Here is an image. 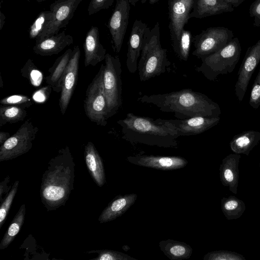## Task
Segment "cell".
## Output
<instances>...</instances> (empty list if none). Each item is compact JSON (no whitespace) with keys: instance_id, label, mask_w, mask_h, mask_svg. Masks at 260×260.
I'll return each instance as SVG.
<instances>
[{"instance_id":"obj_3","label":"cell","mask_w":260,"mask_h":260,"mask_svg":"<svg viewBox=\"0 0 260 260\" xmlns=\"http://www.w3.org/2000/svg\"><path fill=\"white\" fill-rule=\"evenodd\" d=\"M122 138L132 143L163 147H174L178 138L175 126L169 119H153L128 113L117 121Z\"/></svg>"},{"instance_id":"obj_17","label":"cell","mask_w":260,"mask_h":260,"mask_svg":"<svg viewBox=\"0 0 260 260\" xmlns=\"http://www.w3.org/2000/svg\"><path fill=\"white\" fill-rule=\"evenodd\" d=\"M175 126L178 137L196 135L205 132L217 125L218 117L197 116L184 119H169Z\"/></svg>"},{"instance_id":"obj_44","label":"cell","mask_w":260,"mask_h":260,"mask_svg":"<svg viewBox=\"0 0 260 260\" xmlns=\"http://www.w3.org/2000/svg\"><path fill=\"white\" fill-rule=\"evenodd\" d=\"M139 1V0H129V2L131 5L135 6Z\"/></svg>"},{"instance_id":"obj_7","label":"cell","mask_w":260,"mask_h":260,"mask_svg":"<svg viewBox=\"0 0 260 260\" xmlns=\"http://www.w3.org/2000/svg\"><path fill=\"white\" fill-rule=\"evenodd\" d=\"M104 85L107 102V117L116 114L122 105L121 64L118 56L107 53L105 59Z\"/></svg>"},{"instance_id":"obj_22","label":"cell","mask_w":260,"mask_h":260,"mask_svg":"<svg viewBox=\"0 0 260 260\" xmlns=\"http://www.w3.org/2000/svg\"><path fill=\"white\" fill-rule=\"evenodd\" d=\"M84 159L88 172L99 187L106 182L103 159L94 144L88 142L84 147Z\"/></svg>"},{"instance_id":"obj_41","label":"cell","mask_w":260,"mask_h":260,"mask_svg":"<svg viewBox=\"0 0 260 260\" xmlns=\"http://www.w3.org/2000/svg\"><path fill=\"white\" fill-rule=\"evenodd\" d=\"M10 137L9 133L0 132V145H2Z\"/></svg>"},{"instance_id":"obj_5","label":"cell","mask_w":260,"mask_h":260,"mask_svg":"<svg viewBox=\"0 0 260 260\" xmlns=\"http://www.w3.org/2000/svg\"><path fill=\"white\" fill-rule=\"evenodd\" d=\"M241 47L239 39L234 37L217 51L201 58V64L197 67L210 81H215L220 75L232 73L240 58Z\"/></svg>"},{"instance_id":"obj_45","label":"cell","mask_w":260,"mask_h":260,"mask_svg":"<svg viewBox=\"0 0 260 260\" xmlns=\"http://www.w3.org/2000/svg\"><path fill=\"white\" fill-rule=\"evenodd\" d=\"M1 85H0V86L1 88L3 87V81H2V76H1Z\"/></svg>"},{"instance_id":"obj_10","label":"cell","mask_w":260,"mask_h":260,"mask_svg":"<svg viewBox=\"0 0 260 260\" xmlns=\"http://www.w3.org/2000/svg\"><path fill=\"white\" fill-rule=\"evenodd\" d=\"M169 29L173 50L176 48L185 25L190 19L196 0H167Z\"/></svg>"},{"instance_id":"obj_18","label":"cell","mask_w":260,"mask_h":260,"mask_svg":"<svg viewBox=\"0 0 260 260\" xmlns=\"http://www.w3.org/2000/svg\"><path fill=\"white\" fill-rule=\"evenodd\" d=\"M127 160L132 164L142 167L162 170H172L185 167L188 163L183 157L176 156L138 155L129 156Z\"/></svg>"},{"instance_id":"obj_21","label":"cell","mask_w":260,"mask_h":260,"mask_svg":"<svg viewBox=\"0 0 260 260\" xmlns=\"http://www.w3.org/2000/svg\"><path fill=\"white\" fill-rule=\"evenodd\" d=\"M73 37L66 34L63 30L60 33L45 38L38 42L32 48L35 53L41 56L58 54L66 47L72 44Z\"/></svg>"},{"instance_id":"obj_31","label":"cell","mask_w":260,"mask_h":260,"mask_svg":"<svg viewBox=\"0 0 260 260\" xmlns=\"http://www.w3.org/2000/svg\"><path fill=\"white\" fill-rule=\"evenodd\" d=\"M191 35L189 30H182L176 48L174 51L177 57L182 60H187L190 48Z\"/></svg>"},{"instance_id":"obj_38","label":"cell","mask_w":260,"mask_h":260,"mask_svg":"<svg viewBox=\"0 0 260 260\" xmlns=\"http://www.w3.org/2000/svg\"><path fill=\"white\" fill-rule=\"evenodd\" d=\"M30 71V75L27 78L28 79L32 85L38 86L41 83L42 80V74L36 67L34 65L32 60L29 59L25 65Z\"/></svg>"},{"instance_id":"obj_40","label":"cell","mask_w":260,"mask_h":260,"mask_svg":"<svg viewBox=\"0 0 260 260\" xmlns=\"http://www.w3.org/2000/svg\"><path fill=\"white\" fill-rule=\"evenodd\" d=\"M10 178L7 176L0 183V202L2 203L4 199L7 196L11 189L12 186H9Z\"/></svg>"},{"instance_id":"obj_46","label":"cell","mask_w":260,"mask_h":260,"mask_svg":"<svg viewBox=\"0 0 260 260\" xmlns=\"http://www.w3.org/2000/svg\"><path fill=\"white\" fill-rule=\"evenodd\" d=\"M28 1H30V0H28ZM32 1H36L38 2H43V1H46V0H32Z\"/></svg>"},{"instance_id":"obj_2","label":"cell","mask_w":260,"mask_h":260,"mask_svg":"<svg viewBox=\"0 0 260 260\" xmlns=\"http://www.w3.org/2000/svg\"><path fill=\"white\" fill-rule=\"evenodd\" d=\"M137 100L153 105L164 112L173 113L178 119L197 116L218 117L221 114L217 103L206 94L189 88L162 94H144Z\"/></svg>"},{"instance_id":"obj_12","label":"cell","mask_w":260,"mask_h":260,"mask_svg":"<svg viewBox=\"0 0 260 260\" xmlns=\"http://www.w3.org/2000/svg\"><path fill=\"white\" fill-rule=\"evenodd\" d=\"M130 5L129 0H117L108 23L112 48L117 53L121 50L128 24Z\"/></svg>"},{"instance_id":"obj_15","label":"cell","mask_w":260,"mask_h":260,"mask_svg":"<svg viewBox=\"0 0 260 260\" xmlns=\"http://www.w3.org/2000/svg\"><path fill=\"white\" fill-rule=\"evenodd\" d=\"M245 0H196L189 15L191 18H203L232 12Z\"/></svg>"},{"instance_id":"obj_6","label":"cell","mask_w":260,"mask_h":260,"mask_svg":"<svg viewBox=\"0 0 260 260\" xmlns=\"http://www.w3.org/2000/svg\"><path fill=\"white\" fill-rule=\"evenodd\" d=\"M104 65L100 69L89 84L84 101L86 115L97 125L105 126L107 124V102L104 85Z\"/></svg>"},{"instance_id":"obj_9","label":"cell","mask_w":260,"mask_h":260,"mask_svg":"<svg viewBox=\"0 0 260 260\" xmlns=\"http://www.w3.org/2000/svg\"><path fill=\"white\" fill-rule=\"evenodd\" d=\"M234 37L232 30L227 27H208L192 38L195 47L192 55L201 59L213 53L226 45Z\"/></svg>"},{"instance_id":"obj_16","label":"cell","mask_w":260,"mask_h":260,"mask_svg":"<svg viewBox=\"0 0 260 260\" xmlns=\"http://www.w3.org/2000/svg\"><path fill=\"white\" fill-rule=\"evenodd\" d=\"M148 25L141 20H135L128 42L126 65L131 73L138 70V59L140 56L144 35Z\"/></svg>"},{"instance_id":"obj_33","label":"cell","mask_w":260,"mask_h":260,"mask_svg":"<svg viewBox=\"0 0 260 260\" xmlns=\"http://www.w3.org/2000/svg\"><path fill=\"white\" fill-rule=\"evenodd\" d=\"M86 253H97L96 257L93 260H137L129 255L117 251L102 249L86 251Z\"/></svg>"},{"instance_id":"obj_47","label":"cell","mask_w":260,"mask_h":260,"mask_svg":"<svg viewBox=\"0 0 260 260\" xmlns=\"http://www.w3.org/2000/svg\"><path fill=\"white\" fill-rule=\"evenodd\" d=\"M259 169H260V160H259Z\"/></svg>"},{"instance_id":"obj_19","label":"cell","mask_w":260,"mask_h":260,"mask_svg":"<svg viewBox=\"0 0 260 260\" xmlns=\"http://www.w3.org/2000/svg\"><path fill=\"white\" fill-rule=\"evenodd\" d=\"M84 66H95L105 59L106 50L100 41L99 28L91 26L86 33L83 44Z\"/></svg>"},{"instance_id":"obj_30","label":"cell","mask_w":260,"mask_h":260,"mask_svg":"<svg viewBox=\"0 0 260 260\" xmlns=\"http://www.w3.org/2000/svg\"><path fill=\"white\" fill-rule=\"evenodd\" d=\"M52 13L50 11H42L38 15L30 25L28 34L30 39H36L44 31L52 19Z\"/></svg>"},{"instance_id":"obj_29","label":"cell","mask_w":260,"mask_h":260,"mask_svg":"<svg viewBox=\"0 0 260 260\" xmlns=\"http://www.w3.org/2000/svg\"><path fill=\"white\" fill-rule=\"evenodd\" d=\"M27 115L25 109L12 105L0 107V127L7 123H14L23 121Z\"/></svg>"},{"instance_id":"obj_14","label":"cell","mask_w":260,"mask_h":260,"mask_svg":"<svg viewBox=\"0 0 260 260\" xmlns=\"http://www.w3.org/2000/svg\"><path fill=\"white\" fill-rule=\"evenodd\" d=\"M80 54L79 46H75L62 77L61 90L59 100V105L62 115H64L66 112L78 81Z\"/></svg>"},{"instance_id":"obj_1","label":"cell","mask_w":260,"mask_h":260,"mask_svg":"<svg viewBox=\"0 0 260 260\" xmlns=\"http://www.w3.org/2000/svg\"><path fill=\"white\" fill-rule=\"evenodd\" d=\"M74 157L70 148L60 149L48 162L40 186L41 200L47 211L64 206L74 189Z\"/></svg>"},{"instance_id":"obj_28","label":"cell","mask_w":260,"mask_h":260,"mask_svg":"<svg viewBox=\"0 0 260 260\" xmlns=\"http://www.w3.org/2000/svg\"><path fill=\"white\" fill-rule=\"evenodd\" d=\"M221 211L229 220L237 219L243 215L246 209L244 202L238 198L230 196L221 200Z\"/></svg>"},{"instance_id":"obj_11","label":"cell","mask_w":260,"mask_h":260,"mask_svg":"<svg viewBox=\"0 0 260 260\" xmlns=\"http://www.w3.org/2000/svg\"><path fill=\"white\" fill-rule=\"evenodd\" d=\"M82 1L56 0L52 3L50 6L52 19L44 31L35 39L36 42L57 34L61 28L66 27Z\"/></svg>"},{"instance_id":"obj_39","label":"cell","mask_w":260,"mask_h":260,"mask_svg":"<svg viewBox=\"0 0 260 260\" xmlns=\"http://www.w3.org/2000/svg\"><path fill=\"white\" fill-rule=\"evenodd\" d=\"M249 13L250 16L253 18V25L254 27H260V0H255L251 3Z\"/></svg>"},{"instance_id":"obj_23","label":"cell","mask_w":260,"mask_h":260,"mask_svg":"<svg viewBox=\"0 0 260 260\" xmlns=\"http://www.w3.org/2000/svg\"><path fill=\"white\" fill-rule=\"evenodd\" d=\"M137 197L135 193L116 196L102 212L98 219L100 223L111 221L121 216L135 203Z\"/></svg>"},{"instance_id":"obj_25","label":"cell","mask_w":260,"mask_h":260,"mask_svg":"<svg viewBox=\"0 0 260 260\" xmlns=\"http://www.w3.org/2000/svg\"><path fill=\"white\" fill-rule=\"evenodd\" d=\"M73 50L69 48L55 61L49 69V74L45 77L46 83L53 91L59 92L61 90V79L64 71L70 60Z\"/></svg>"},{"instance_id":"obj_34","label":"cell","mask_w":260,"mask_h":260,"mask_svg":"<svg viewBox=\"0 0 260 260\" xmlns=\"http://www.w3.org/2000/svg\"><path fill=\"white\" fill-rule=\"evenodd\" d=\"M204 260H246L242 254L228 250H216L208 252Z\"/></svg>"},{"instance_id":"obj_24","label":"cell","mask_w":260,"mask_h":260,"mask_svg":"<svg viewBox=\"0 0 260 260\" xmlns=\"http://www.w3.org/2000/svg\"><path fill=\"white\" fill-rule=\"evenodd\" d=\"M259 142L260 132L247 131L235 135L230 143V147L235 153L248 155Z\"/></svg>"},{"instance_id":"obj_35","label":"cell","mask_w":260,"mask_h":260,"mask_svg":"<svg viewBox=\"0 0 260 260\" xmlns=\"http://www.w3.org/2000/svg\"><path fill=\"white\" fill-rule=\"evenodd\" d=\"M0 103L4 105L16 106L24 109L29 108L33 104L29 97L22 94H14L7 96L2 99Z\"/></svg>"},{"instance_id":"obj_4","label":"cell","mask_w":260,"mask_h":260,"mask_svg":"<svg viewBox=\"0 0 260 260\" xmlns=\"http://www.w3.org/2000/svg\"><path fill=\"white\" fill-rule=\"evenodd\" d=\"M167 52V49L161 46L159 24L156 22L151 29L148 27L144 35L138 64L141 81L148 80L166 72L171 64Z\"/></svg>"},{"instance_id":"obj_8","label":"cell","mask_w":260,"mask_h":260,"mask_svg":"<svg viewBox=\"0 0 260 260\" xmlns=\"http://www.w3.org/2000/svg\"><path fill=\"white\" fill-rule=\"evenodd\" d=\"M39 131L27 119L17 131L0 146V161L11 160L29 151Z\"/></svg>"},{"instance_id":"obj_13","label":"cell","mask_w":260,"mask_h":260,"mask_svg":"<svg viewBox=\"0 0 260 260\" xmlns=\"http://www.w3.org/2000/svg\"><path fill=\"white\" fill-rule=\"evenodd\" d=\"M259 61L260 39L247 48L239 70L235 93L239 102L243 100L252 75Z\"/></svg>"},{"instance_id":"obj_27","label":"cell","mask_w":260,"mask_h":260,"mask_svg":"<svg viewBox=\"0 0 260 260\" xmlns=\"http://www.w3.org/2000/svg\"><path fill=\"white\" fill-rule=\"evenodd\" d=\"M25 213V205L23 204L12 219L0 242L1 250L7 248L20 232L24 222Z\"/></svg>"},{"instance_id":"obj_42","label":"cell","mask_w":260,"mask_h":260,"mask_svg":"<svg viewBox=\"0 0 260 260\" xmlns=\"http://www.w3.org/2000/svg\"><path fill=\"white\" fill-rule=\"evenodd\" d=\"M5 16L0 11V30H2L5 23Z\"/></svg>"},{"instance_id":"obj_20","label":"cell","mask_w":260,"mask_h":260,"mask_svg":"<svg viewBox=\"0 0 260 260\" xmlns=\"http://www.w3.org/2000/svg\"><path fill=\"white\" fill-rule=\"evenodd\" d=\"M241 154L231 153L222 159L219 167L221 184L234 194L237 193L239 179V165Z\"/></svg>"},{"instance_id":"obj_36","label":"cell","mask_w":260,"mask_h":260,"mask_svg":"<svg viewBox=\"0 0 260 260\" xmlns=\"http://www.w3.org/2000/svg\"><path fill=\"white\" fill-rule=\"evenodd\" d=\"M249 104L255 109L260 106V68L252 85Z\"/></svg>"},{"instance_id":"obj_26","label":"cell","mask_w":260,"mask_h":260,"mask_svg":"<svg viewBox=\"0 0 260 260\" xmlns=\"http://www.w3.org/2000/svg\"><path fill=\"white\" fill-rule=\"evenodd\" d=\"M159 246L163 253L171 260L188 259L192 253V249L190 245L172 239L161 241Z\"/></svg>"},{"instance_id":"obj_32","label":"cell","mask_w":260,"mask_h":260,"mask_svg":"<svg viewBox=\"0 0 260 260\" xmlns=\"http://www.w3.org/2000/svg\"><path fill=\"white\" fill-rule=\"evenodd\" d=\"M18 185L19 181L16 180L11 190L1 203L0 208V229L4 224L9 214L11 206L17 192Z\"/></svg>"},{"instance_id":"obj_37","label":"cell","mask_w":260,"mask_h":260,"mask_svg":"<svg viewBox=\"0 0 260 260\" xmlns=\"http://www.w3.org/2000/svg\"><path fill=\"white\" fill-rule=\"evenodd\" d=\"M113 2L114 0H91L87 8L88 15H91L101 10L108 9Z\"/></svg>"},{"instance_id":"obj_43","label":"cell","mask_w":260,"mask_h":260,"mask_svg":"<svg viewBox=\"0 0 260 260\" xmlns=\"http://www.w3.org/2000/svg\"><path fill=\"white\" fill-rule=\"evenodd\" d=\"M148 1L149 3L151 5H153L156 3H157L160 0H141V3L142 4H144L145 3H146V2Z\"/></svg>"}]
</instances>
